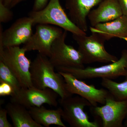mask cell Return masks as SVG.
<instances>
[{"label": "cell", "instance_id": "cell-1", "mask_svg": "<svg viewBox=\"0 0 127 127\" xmlns=\"http://www.w3.org/2000/svg\"><path fill=\"white\" fill-rule=\"evenodd\" d=\"M55 68L48 57L39 53L32 62L30 69L33 86L40 89H51L62 100L72 96L66 88L63 77L55 72Z\"/></svg>", "mask_w": 127, "mask_h": 127}, {"label": "cell", "instance_id": "cell-2", "mask_svg": "<svg viewBox=\"0 0 127 127\" xmlns=\"http://www.w3.org/2000/svg\"><path fill=\"white\" fill-rule=\"evenodd\" d=\"M29 17L33 25L48 24L58 27L73 35H86L71 20L60 4L59 0H50L43 9L37 11L30 12Z\"/></svg>", "mask_w": 127, "mask_h": 127}, {"label": "cell", "instance_id": "cell-3", "mask_svg": "<svg viewBox=\"0 0 127 127\" xmlns=\"http://www.w3.org/2000/svg\"><path fill=\"white\" fill-rule=\"evenodd\" d=\"M57 71L68 73L79 79L106 78L114 79L127 75V50H123L117 61L97 67L84 68L61 67L56 68Z\"/></svg>", "mask_w": 127, "mask_h": 127}, {"label": "cell", "instance_id": "cell-4", "mask_svg": "<svg viewBox=\"0 0 127 127\" xmlns=\"http://www.w3.org/2000/svg\"><path fill=\"white\" fill-rule=\"evenodd\" d=\"M72 37L78 45L84 64L94 63H111L118 60L115 56L106 50L105 40L96 33L92 32L90 36L72 34Z\"/></svg>", "mask_w": 127, "mask_h": 127}, {"label": "cell", "instance_id": "cell-5", "mask_svg": "<svg viewBox=\"0 0 127 127\" xmlns=\"http://www.w3.org/2000/svg\"><path fill=\"white\" fill-rule=\"evenodd\" d=\"M26 52L19 46L0 47V60L10 69L23 88L33 86L30 71L32 62L26 56Z\"/></svg>", "mask_w": 127, "mask_h": 127}, {"label": "cell", "instance_id": "cell-6", "mask_svg": "<svg viewBox=\"0 0 127 127\" xmlns=\"http://www.w3.org/2000/svg\"><path fill=\"white\" fill-rule=\"evenodd\" d=\"M62 118L71 127H99L96 121H90L85 107L92 105L86 99L80 96H72L60 100Z\"/></svg>", "mask_w": 127, "mask_h": 127}, {"label": "cell", "instance_id": "cell-7", "mask_svg": "<svg viewBox=\"0 0 127 127\" xmlns=\"http://www.w3.org/2000/svg\"><path fill=\"white\" fill-rule=\"evenodd\" d=\"M67 31L53 42L49 59L55 68L61 67L84 68L82 57L78 50L65 43Z\"/></svg>", "mask_w": 127, "mask_h": 127}, {"label": "cell", "instance_id": "cell-8", "mask_svg": "<svg viewBox=\"0 0 127 127\" xmlns=\"http://www.w3.org/2000/svg\"><path fill=\"white\" fill-rule=\"evenodd\" d=\"M59 95L50 88L40 89L34 86L28 88H21L11 96V102L18 103L30 109L32 107H40L46 104L54 107L58 105Z\"/></svg>", "mask_w": 127, "mask_h": 127}, {"label": "cell", "instance_id": "cell-9", "mask_svg": "<svg viewBox=\"0 0 127 127\" xmlns=\"http://www.w3.org/2000/svg\"><path fill=\"white\" fill-rule=\"evenodd\" d=\"M63 76L65 82L67 90L71 94H76L88 101L92 106L98 104L103 105L110 94L107 89H98L93 85H89L68 73L58 71Z\"/></svg>", "mask_w": 127, "mask_h": 127}, {"label": "cell", "instance_id": "cell-10", "mask_svg": "<svg viewBox=\"0 0 127 127\" xmlns=\"http://www.w3.org/2000/svg\"><path fill=\"white\" fill-rule=\"evenodd\" d=\"M93 113L100 118L103 127H124L127 117V101H118L110 94L101 106H91Z\"/></svg>", "mask_w": 127, "mask_h": 127}, {"label": "cell", "instance_id": "cell-11", "mask_svg": "<svg viewBox=\"0 0 127 127\" xmlns=\"http://www.w3.org/2000/svg\"><path fill=\"white\" fill-rule=\"evenodd\" d=\"M64 31L61 28L52 25L38 24L35 33L22 47L27 52L37 51L39 54L49 57L53 43Z\"/></svg>", "mask_w": 127, "mask_h": 127}, {"label": "cell", "instance_id": "cell-12", "mask_svg": "<svg viewBox=\"0 0 127 127\" xmlns=\"http://www.w3.org/2000/svg\"><path fill=\"white\" fill-rule=\"evenodd\" d=\"M34 26L30 17L17 19L9 28L3 31L0 25V46L4 48L18 46L26 43L32 35Z\"/></svg>", "mask_w": 127, "mask_h": 127}, {"label": "cell", "instance_id": "cell-13", "mask_svg": "<svg viewBox=\"0 0 127 127\" xmlns=\"http://www.w3.org/2000/svg\"><path fill=\"white\" fill-rule=\"evenodd\" d=\"M103 0H65V6L71 20L81 30H88L87 18L93 8Z\"/></svg>", "mask_w": 127, "mask_h": 127}, {"label": "cell", "instance_id": "cell-14", "mask_svg": "<svg viewBox=\"0 0 127 127\" xmlns=\"http://www.w3.org/2000/svg\"><path fill=\"white\" fill-rule=\"evenodd\" d=\"M123 15L118 0H103L96 9L92 10L87 18L91 27L108 22Z\"/></svg>", "mask_w": 127, "mask_h": 127}, {"label": "cell", "instance_id": "cell-15", "mask_svg": "<svg viewBox=\"0 0 127 127\" xmlns=\"http://www.w3.org/2000/svg\"><path fill=\"white\" fill-rule=\"evenodd\" d=\"M90 30L91 32L98 34L105 41L116 37L121 39L127 37V16L123 15L113 20L91 26Z\"/></svg>", "mask_w": 127, "mask_h": 127}, {"label": "cell", "instance_id": "cell-16", "mask_svg": "<svg viewBox=\"0 0 127 127\" xmlns=\"http://www.w3.org/2000/svg\"><path fill=\"white\" fill-rule=\"evenodd\" d=\"M32 117L37 123L46 127L55 125L66 127L62 121V109L59 107L56 109H48L43 106L32 107L28 109Z\"/></svg>", "mask_w": 127, "mask_h": 127}, {"label": "cell", "instance_id": "cell-17", "mask_svg": "<svg viewBox=\"0 0 127 127\" xmlns=\"http://www.w3.org/2000/svg\"><path fill=\"white\" fill-rule=\"evenodd\" d=\"M6 109L14 127H43L35 122L28 109L21 104L10 102L6 105Z\"/></svg>", "mask_w": 127, "mask_h": 127}, {"label": "cell", "instance_id": "cell-18", "mask_svg": "<svg viewBox=\"0 0 127 127\" xmlns=\"http://www.w3.org/2000/svg\"><path fill=\"white\" fill-rule=\"evenodd\" d=\"M123 82L118 83L112 79L102 78L101 85L107 89L116 100L127 101V75Z\"/></svg>", "mask_w": 127, "mask_h": 127}, {"label": "cell", "instance_id": "cell-19", "mask_svg": "<svg viewBox=\"0 0 127 127\" xmlns=\"http://www.w3.org/2000/svg\"><path fill=\"white\" fill-rule=\"evenodd\" d=\"M0 82H4L10 85L14 89V93L18 92L22 88L16 76L8 66L0 60Z\"/></svg>", "mask_w": 127, "mask_h": 127}, {"label": "cell", "instance_id": "cell-20", "mask_svg": "<svg viewBox=\"0 0 127 127\" xmlns=\"http://www.w3.org/2000/svg\"><path fill=\"white\" fill-rule=\"evenodd\" d=\"M14 16L13 12L10 7L4 3V0H0V22L6 23L12 20Z\"/></svg>", "mask_w": 127, "mask_h": 127}, {"label": "cell", "instance_id": "cell-21", "mask_svg": "<svg viewBox=\"0 0 127 127\" xmlns=\"http://www.w3.org/2000/svg\"><path fill=\"white\" fill-rule=\"evenodd\" d=\"M14 91L13 88L10 84L4 82H0V96H10L13 95Z\"/></svg>", "mask_w": 127, "mask_h": 127}, {"label": "cell", "instance_id": "cell-22", "mask_svg": "<svg viewBox=\"0 0 127 127\" xmlns=\"http://www.w3.org/2000/svg\"><path fill=\"white\" fill-rule=\"evenodd\" d=\"M8 114L5 108L0 109V127H12L13 125L9 122L7 118Z\"/></svg>", "mask_w": 127, "mask_h": 127}, {"label": "cell", "instance_id": "cell-23", "mask_svg": "<svg viewBox=\"0 0 127 127\" xmlns=\"http://www.w3.org/2000/svg\"><path fill=\"white\" fill-rule=\"evenodd\" d=\"M48 0H35L32 11H37L43 9L48 4Z\"/></svg>", "mask_w": 127, "mask_h": 127}, {"label": "cell", "instance_id": "cell-24", "mask_svg": "<svg viewBox=\"0 0 127 127\" xmlns=\"http://www.w3.org/2000/svg\"><path fill=\"white\" fill-rule=\"evenodd\" d=\"M123 14L127 16V0H118Z\"/></svg>", "mask_w": 127, "mask_h": 127}, {"label": "cell", "instance_id": "cell-25", "mask_svg": "<svg viewBox=\"0 0 127 127\" xmlns=\"http://www.w3.org/2000/svg\"><path fill=\"white\" fill-rule=\"evenodd\" d=\"M26 0H13L10 6H9V7L11 9V8L15 7V6L18 5V4L20 3V2H23V1Z\"/></svg>", "mask_w": 127, "mask_h": 127}, {"label": "cell", "instance_id": "cell-26", "mask_svg": "<svg viewBox=\"0 0 127 127\" xmlns=\"http://www.w3.org/2000/svg\"><path fill=\"white\" fill-rule=\"evenodd\" d=\"M12 0H4V3L6 6L9 7Z\"/></svg>", "mask_w": 127, "mask_h": 127}, {"label": "cell", "instance_id": "cell-27", "mask_svg": "<svg viewBox=\"0 0 127 127\" xmlns=\"http://www.w3.org/2000/svg\"><path fill=\"white\" fill-rule=\"evenodd\" d=\"M124 127H127V117L124 121Z\"/></svg>", "mask_w": 127, "mask_h": 127}, {"label": "cell", "instance_id": "cell-28", "mask_svg": "<svg viewBox=\"0 0 127 127\" xmlns=\"http://www.w3.org/2000/svg\"><path fill=\"white\" fill-rule=\"evenodd\" d=\"M122 39H123V40H124L126 41L127 43V37H124V38H123Z\"/></svg>", "mask_w": 127, "mask_h": 127}]
</instances>
